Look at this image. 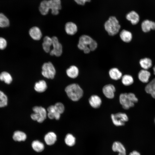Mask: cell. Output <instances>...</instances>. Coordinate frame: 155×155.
Segmentation results:
<instances>
[{"label": "cell", "instance_id": "22", "mask_svg": "<svg viewBox=\"0 0 155 155\" xmlns=\"http://www.w3.org/2000/svg\"><path fill=\"white\" fill-rule=\"evenodd\" d=\"M109 74L111 79L115 80L120 79L122 76L121 72L116 67L111 69L109 71Z\"/></svg>", "mask_w": 155, "mask_h": 155}, {"label": "cell", "instance_id": "35", "mask_svg": "<svg viewBox=\"0 0 155 155\" xmlns=\"http://www.w3.org/2000/svg\"><path fill=\"white\" fill-rule=\"evenodd\" d=\"M128 96L130 100L133 103H137L138 101V99L135 96V94L132 93H127Z\"/></svg>", "mask_w": 155, "mask_h": 155}, {"label": "cell", "instance_id": "27", "mask_svg": "<svg viewBox=\"0 0 155 155\" xmlns=\"http://www.w3.org/2000/svg\"><path fill=\"white\" fill-rule=\"evenodd\" d=\"M141 67L144 69L148 70L152 66L151 60L148 58H145L141 59L139 62Z\"/></svg>", "mask_w": 155, "mask_h": 155}, {"label": "cell", "instance_id": "40", "mask_svg": "<svg viewBox=\"0 0 155 155\" xmlns=\"http://www.w3.org/2000/svg\"></svg>", "mask_w": 155, "mask_h": 155}, {"label": "cell", "instance_id": "18", "mask_svg": "<svg viewBox=\"0 0 155 155\" xmlns=\"http://www.w3.org/2000/svg\"><path fill=\"white\" fill-rule=\"evenodd\" d=\"M44 139L46 144L51 146L54 144L57 141V136L55 133L50 132L45 135Z\"/></svg>", "mask_w": 155, "mask_h": 155}, {"label": "cell", "instance_id": "8", "mask_svg": "<svg viewBox=\"0 0 155 155\" xmlns=\"http://www.w3.org/2000/svg\"><path fill=\"white\" fill-rule=\"evenodd\" d=\"M52 38L53 48L50 52V54L51 56L59 57L61 55L63 52L62 46L56 36H54Z\"/></svg>", "mask_w": 155, "mask_h": 155}, {"label": "cell", "instance_id": "23", "mask_svg": "<svg viewBox=\"0 0 155 155\" xmlns=\"http://www.w3.org/2000/svg\"><path fill=\"white\" fill-rule=\"evenodd\" d=\"M145 90L155 99V78L153 79L146 86Z\"/></svg>", "mask_w": 155, "mask_h": 155}, {"label": "cell", "instance_id": "10", "mask_svg": "<svg viewBox=\"0 0 155 155\" xmlns=\"http://www.w3.org/2000/svg\"><path fill=\"white\" fill-rule=\"evenodd\" d=\"M115 91V87L112 84L106 85L102 88L103 94L107 98L109 99H112L114 97Z\"/></svg>", "mask_w": 155, "mask_h": 155}, {"label": "cell", "instance_id": "36", "mask_svg": "<svg viewBox=\"0 0 155 155\" xmlns=\"http://www.w3.org/2000/svg\"><path fill=\"white\" fill-rule=\"evenodd\" d=\"M7 42L3 38L0 37V49L3 50L6 47Z\"/></svg>", "mask_w": 155, "mask_h": 155}, {"label": "cell", "instance_id": "2", "mask_svg": "<svg viewBox=\"0 0 155 155\" xmlns=\"http://www.w3.org/2000/svg\"><path fill=\"white\" fill-rule=\"evenodd\" d=\"M77 46L80 50L87 54L91 51H95L98 47V44L90 36L84 34L80 37Z\"/></svg>", "mask_w": 155, "mask_h": 155}, {"label": "cell", "instance_id": "14", "mask_svg": "<svg viewBox=\"0 0 155 155\" xmlns=\"http://www.w3.org/2000/svg\"><path fill=\"white\" fill-rule=\"evenodd\" d=\"M112 149L114 152H118V155H126V150L124 146L119 142L116 141L113 143Z\"/></svg>", "mask_w": 155, "mask_h": 155}, {"label": "cell", "instance_id": "34", "mask_svg": "<svg viewBox=\"0 0 155 155\" xmlns=\"http://www.w3.org/2000/svg\"><path fill=\"white\" fill-rule=\"evenodd\" d=\"M54 106L56 111L60 114L63 113L65 108L62 103L60 102H57L55 104Z\"/></svg>", "mask_w": 155, "mask_h": 155}, {"label": "cell", "instance_id": "6", "mask_svg": "<svg viewBox=\"0 0 155 155\" xmlns=\"http://www.w3.org/2000/svg\"><path fill=\"white\" fill-rule=\"evenodd\" d=\"M41 73L44 77L48 79H53L56 74L55 67L50 62L44 63L42 65Z\"/></svg>", "mask_w": 155, "mask_h": 155}, {"label": "cell", "instance_id": "7", "mask_svg": "<svg viewBox=\"0 0 155 155\" xmlns=\"http://www.w3.org/2000/svg\"><path fill=\"white\" fill-rule=\"evenodd\" d=\"M111 117L113 124L117 126L124 125L125 122L128 120L127 115L123 113L119 112L112 114Z\"/></svg>", "mask_w": 155, "mask_h": 155}, {"label": "cell", "instance_id": "17", "mask_svg": "<svg viewBox=\"0 0 155 155\" xmlns=\"http://www.w3.org/2000/svg\"><path fill=\"white\" fill-rule=\"evenodd\" d=\"M151 76L150 72L148 70L143 69L138 73V77L139 80L143 83H147Z\"/></svg>", "mask_w": 155, "mask_h": 155}, {"label": "cell", "instance_id": "21", "mask_svg": "<svg viewBox=\"0 0 155 155\" xmlns=\"http://www.w3.org/2000/svg\"><path fill=\"white\" fill-rule=\"evenodd\" d=\"M52 38L48 36H46L43 38L42 44V48L44 51L46 53H49L52 46Z\"/></svg>", "mask_w": 155, "mask_h": 155}, {"label": "cell", "instance_id": "15", "mask_svg": "<svg viewBox=\"0 0 155 155\" xmlns=\"http://www.w3.org/2000/svg\"><path fill=\"white\" fill-rule=\"evenodd\" d=\"M126 18L127 20L130 21L131 24L133 25L137 24L140 20L138 14L134 11L128 13L126 16Z\"/></svg>", "mask_w": 155, "mask_h": 155}, {"label": "cell", "instance_id": "11", "mask_svg": "<svg viewBox=\"0 0 155 155\" xmlns=\"http://www.w3.org/2000/svg\"><path fill=\"white\" fill-rule=\"evenodd\" d=\"M29 34L30 37L35 40H39L42 36L40 29L39 27L36 26H33L30 29Z\"/></svg>", "mask_w": 155, "mask_h": 155}, {"label": "cell", "instance_id": "12", "mask_svg": "<svg viewBox=\"0 0 155 155\" xmlns=\"http://www.w3.org/2000/svg\"><path fill=\"white\" fill-rule=\"evenodd\" d=\"M65 29L67 34L72 36L77 33L78 28L77 25L75 23L69 22H67L65 24Z\"/></svg>", "mask_w": 155, "mask_h": 155}, {"label": "cell", "instance_id": "38", "mask_svg": "<svg viewBox=\"0 0 155 155\" xmlns=\"http://www.w3.org/2000/svg\"><path fill=\"white\" fill-rule=\"evenodd\" d=\"M129 155H140V154L138 152L134 151L131 152Z\"/></svg>", "mask_w": 155, "mask_h": 155}, {"label": "cell", "instance_id": "28", "mask_svg": "<svg viewBox=\"0 0 155 155\" xmlns=\"http://www.w3.org/2000/svg\"><path fill=\"white\" fill-rule=\"evenodd\" d=\"M31 145L33 149L38 152L42 151L44 148L43 144L38 140L33 141Z\"/></svg>", "mask_w": 155, "mask_h": 155}, {"label": "cell", "instance_id": "37", "mask_svg": "<svg viewBox=\"0 0 155 155\" xmlns=\"http://www.w3.org/2000/svg\"><path fill=\"white\" fill-rule=\"evenodd\" d=\"M74 1L78 4L84 5L86 2H90L91 0H74Z\"/></svg>", "mask_w": 155, "mask_h": 155}, {"label": "cell", "instance_id": "25", "mask_svg": "<svg viewBox=\"0 0 155 155\" xmlns=\"http://www.w3.org/2000/svg\"><path fill=\"white\" fill-rule=\"evenodd\" d=\"M12 138L15 141L20 142L25 141L27 138L26 134L21 131L17 130L13 133Z\"/></svg>", "mask_w": 155, "mask_h": 155}, {"label": "cell", "instance_id": "30", "mask_svg": "<svg viewBox=\"0 0 155 155\" xmlns=\"http://www.w3.org/2000/svg\"><path fill=\"white\" fill-rule=\"evenodd\" d=\"M121 82L124 85L128 86L133 84L134 80L133 77L131 75L125 74L122 76Z\"/></svg>", "mask_w": 155, "mask_h": 155}, {"label": "cell", "instance_id": "29", "mask_svg": "<svg viewBox=\"0 0 155 155\" xmlns=\"http://www.w3.org/2000/svg\"><path fill=\"white\" fill-rule=\"evenodd\" d=\"M0 80L7 84H9L12 81V78L9 73L3 71L0 74Z\"/></svg>", "mask_w": 155, "mask_h": 155}, {"label": "cell", "instance_id": "16", "mask_svg": "<svg viewBox=\"0 0 155 155\" xmlns=\"http://www.w3.org/2000/svg\"><path fill=\"white\" fill-rule=\"evenodd\" d=\"M89 102L90 106L95 108L100 107L102 104V100L100 97L95 95L91 96L89 98Z\"/></svg>", "mask_w": 155, "mask_h": 155}, {"label": "cell", "instance_id": "3", "mask_svg": "<svg viewBox=\"0 0 155 155\" xmlns=\"http://www.w3.org/2000/svg\"><path fill=\"white\" fill-rule=\"evenodd\" d=\"M104 26L108 34L111 36L117 34L121 28L119 21L114 16H111L105 22Z\"/></svg>", "mask_w": 155, "mask_h": 155}, {"label": "cell", "instance_id": "39", "mask_svg": "<svg viewBox=\"0 0 155 155\" xmlns=\"http://www.w3.org/2000/svg\"><path fill=\"white\" fill-rule=\"evenodd\" d=\"M153 70L154 73L155 75V65L154 67L153 68Z\"/></svg>", "mask_w": 155, "mask_h": 155}, {"label": "cell", "instance_id": "1", "mask_svg": "<svg viewBox=\"0 0 155 155\" xmlns=\"http://www.w3.org/2000/svg\"><path fill=\"white\" fill-rule=\"evenodd\" d=\"M61 8L60 0H44L40 3L39 9L40 13L43 15H46L49 9L51 10L53 14L57 15Z\"/></svg>", "mask_w": 155, "mask_h": 155}, {"label": "cell", "instance_id": "26", "mask_svg": "<svg viewBox=\"0 0 155 155\" xmlns=\"http://www.w3.org/2000/svg\"><path fill=\"white\" fill-rule=\"evenodd\" d=\"M47 88V85L45 81L41 80L36 82L35 84L34 89L38 92H42L45 91Z\"/></svg>", "mask_w": 155, "mask_h": 155}, {"label": "cell", "instance_id": "32", "mask_svg": "<svg viewBox=\"0 0 155 155\" xmlns=\"http://www.w3.org/2000/svg\"><path fill=\"white\" fill-rule=\"evenodd\" d=\"M9 24V19L3 13H0V27H8Z\"/></svg>", "mask_w": 155, "mask_h": 155}, {"label": "cell", "instance_id": "24", "mask_svg": "<svg viewBox=\"0 0 155 155\" xmlns=\"http://www.w3.org/2000/svg\"><path fill=\"white\" fill-rule=\"evenodd\" d=\"M67 75L71 78H75L78 76L79 70L78 67L75 65L70 66L66 71Z\"/></svg>", "mask_w": 155, "mask_h": 155}, {"label": "cell", "instance_id": "19", "mask_svg": "<svg viewBox=\"0 0 155 155\" xmlns=\"http://www.w3.org/2000/svg\"><path fill=\"white\" fill-rule=\"evenodd\" d=\"M119 36L121 40L123 42L129 43L132 40V35L131 33L126 30H123L120 32Z\"/></svg>", "mask_w": 155, "mask_h": 155}, {"label": "cell", "instance_id": "5", "mask_svg": "<svg viewBox=\"0 0 155 155\" xmlns=\"http://www.w3.org/2000/svg\"><path fill=\"white\" fill-rule=\"evenodd\" d=\"M32 110L34 113L31 114V119L39 123H42L46 117L47 113L46 109L42 107L36 106L33 108Z\"/></svg>", "mask_w": 155, "mask_h": 155}, {"label": "cell", "instance_id": "31", "mask_svg": "<svg viewBox=\"0 0 155 155\" xmlns=\"http://www.w3.org/2000/svg\"><path fill=\"white\" fill-rule=\"evenodd\" d=\"M65 142L67 146H72L75 144V138L72 134L68 133L65 137Z\"/></svg>", "mask_w": 155, "mask_h": 155}, {"label": "cell", "instance_id": "9", "mask_svg": "<svg viewBox=\"0 0 155 155\" xmlns=\"http://www.w3.org/2000/svg\"><path fill=\"white\" fill-rule=\"evenodd\" d=\"M119 100L122 107L125 109H128L134 105V103L129 99L127 93L121 94L119 97Z\"/></svg>", "mask_w": 155, "mask_h": 155}, {"label": "cell", "instance_id": "13", "mask_svg": "<svg viewBox=\"0 0 155 155\" xmlns=\"http://www.w3.org/2000/svg\"><path fill=\"white\" fill-rule=\"evenodd\" d=\"M142 30L144 32H147L151 30H155V22L148 20H144L141 24Z\"/></svg>", "mask_w": 155, "mask_h": 155}, {"label": "cell", "instance_id": "4", "mask_svg": "<svg viewBox=\"0 0 155 155\" xmlns=\"http://www.w3.org/2000/svg\"><path fill=\"white\" fill-rule=\"evenodd\" d=\"M65 91L69 98L74 101L79 100L83 94V90L77 84L68 85L65 88Z\"/></svg>", "mask_w": 155, "mask_h": 155}, {"label": "cell", "instance_id": "20", "mask_svg": "<svg viewBox=\"0 0 155 155\" xmlns=\"http://www.w3.org/2000/svg\"><path fill=\"white\" fill-rule=\"evenodd\" d=\"M48 111L47 116L51 119H55L56 120L59 119L60 117V115L56 110L54 105H51L49 106L47 109Z\"/></svg>", "mask_w": 155, "mask_h": 155}, {"label": "cell", "instance_id": "33", "mask_svg": "<svg viewBox=\"0 0 155 155\" xmlns=\"http://www.w3.org/2000/svg\"><path fill=\"white\" fill-rule=\"evenodd\" d=\"M8 103V98L7 95L0 90V107L6 106Z\"/></svg>", "mask_w": 155, "mask_h": 155}]
</instances>
